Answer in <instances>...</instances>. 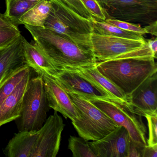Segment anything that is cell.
<instances>
[{"label": "cell", "instance_id": "e0dca14e", "mask_svg": "<svg viewBox=\"0 0 157 157\" xmlns=\"http://www.w3.org/2000/svg\"><path fill=\"white\" fill-rule=\"evenodd\" d=\"M74 70L78 71L82 76L100 87L108 94L112 99L124 103L130 108L128 96L101 74L97 70L96 65Z\"/></svg>", "mask_w": 157, "mask_h": 157}, {"label": "cell", "instance_id": "4dcf8cb0", "mask_svg": "<svg viewBox=\"0 0 157 157\" xmlns=\"http://www.w3.org/2000/svg\"><path fill=\"white\" fill-rule=\"evenodd\" d=\"M147 34H150L153 36H157V21L146 25L144 27Z\"/></svg>", "mask_w": 157, "mask_h": 157}, {"label": "cell", "instance_id": "484cf974", "mask_svg": "<svg viewBox=\"0 0 157 157\" xmlns=\"http://www.w3.org/2000/svg\"><path fill=\"white\" fill-rule=\"evenodd\" d=\"M82 2L90 13L96 20L105 21L106 16L97 0H81Z\"/></svg>", "mask_w": 157, "mask_h": 157}, {"label": "cell", "instance_id": "603a6c76", "mask_svg": "<svg viewBox=\"0 0 157 157\" xmlns=\"http://www.w3.org/2000/svg\"><path fill=\"white\" fill-rule=\"evenodd\" d=\"M68 142V148L73 157H96L89 140L81 137L70 136Z\"/></svg>", "mask_w": 157, "mask_h": 157}, {"label": "cell", "instance_id": "836d02e7", "mask_svg": "<svg viewBox=\"0 0 157 157\" xmlns=\"http://www.w3.org/2000/svg\"><path fill=\"white\" fill-rule=\"evenodd\" d=\"M28 1L32 2H38L42 1V0H28Z\"/></svg>", "mask_w": 157, "mask_h": 157}, {"label": "cell", "instance_id": "4316f807", "mask_svg": "<svg viewBox=\"0 0 157 157\" xmlns=\"http://www.w3.org/2000/svg\"><path fill=\"white\" fill-rule=\"evenodd\" d=\"M145 117L147 121L149 137L147 145L149 146L157 144V114L147 115Z\"/></svg>", "mask_w": 157, "mask_h": 157}, {"label": "cell", "instance_id": "44dd1931", "mask_svg": "<svg viewBox=\"0 0 157 157\" xmlns=\"http://www.w3.org/2000/svg\"><path fill=\"white\" fill-rule=\"evenodd\" d=\"M31 71V68L25 64L12 71L0 83V105L25 75Z\"/></svg>", "mask_w": 157, "mask_h": 157}, {"label": "cell", "instance_id": "8992f818", "mask_svg": "<svg viewBox=\"0 0 157 157\" xmlns=\"http://www.w3.org/2000/svg\"><path fill=\"white\" fill-rule=\"evenodd\" d=\"M97 1L103 10L106 19L144 25L157 21V0Z\"/></svg>", "mask_w": 157, "mask_h": 157}, {"label": "cell", "instance_id": "277c9868", "mask_svg": "<svg viewBox=\"0 0 157 157\" xmlns=\"http://www.w3.org/2000/svg\"><path fill=\"white\" fill-rule=\"evenodd\" d=\"M67 93L81 117L72 122L80 136L87 140H99L118 127L113 120L87 98L74 93Z\"/></svg>", "mask_w": 157, "mask_h": 157}, {"label": "cell", "instance_id": "ac0fdd59", "mask_svg": "<svg viewBox=\"0 0 157 157\" xmlns=\"http://www.w3.org/2000/svg\"><path fill=\"white\" fill-rule=\"evenodd\" d=\"M39 130L19 131L14 134L4 149L8 157H30L35 145Z\"/></svg>", "mask_w": 157, "mask_h": 157}, {"label": "cell", "instance_id": "7a4b0ae2", "mask_svg": "<svg viewBox=\"0 0 157 157\" xmlns=\"http://www.w3.org/2000/svg\"><path fill=\"white\" fill-rule=\"evenodd\" d=\"M152 56H128L98 61L99 72L124 92L128 97L144 81L157 72Z\"/></svg>", "mask_w": 157, "mask_h": 157}, {"label": "cell", "instance_id": "1f68e13d", "mask_svg": "<svg viewBox=\"0 0 157 157\" xmlns=\"http://www.w3.org/2000/svg\"><path fill=\"white\" fill-rule=\"evenodd\" d=\"M147 43L155 59L157 58V37L147 40Z\"/></svg>", "mask_w": 157, "mask_h": 157}, {"label": "cell", "instance_id": "ffe728a7", "mask_svg": "<svg viewBox=\"0 0 157 157\" xmlns=\"http://www.w3.org/2000/svg\"><path fill=\"white\" fill-rule=\"evenodd\" d=\"M93 33L115 37L134 40H145L143 35L123 30L115 25L94 18L92 20Z\"/></svg>", "mask_w": 157, "mask_h": 157}, {"label": "cell", "instance_id": "3957f363", "mask_svg": "<svg viewBox=\"0 0 157 157\" xmlns=\"http://www.w3.org/2000/svg\"><path fill=\"white\" fill-rule=\"evenodd\" d=\"M50 1L52 9L44 28L57 33L82 48L92 51V21L79 15L61 0Z\"/></svg>", "mask_w": 157, "mask_h": 157}, {"label": "cell", "instance_id": "52a82bcc", "mask_svg": "<svg viewBox=\"0 0 157 157\" xmlns=\"http://www.w3.org/2000/svg\"><path fill=\"white\" fill-rule=\"evenodd\" d=\"M91 41L97 62L136 55L153 57L146 39L134 40L92 33Z\"/></svg>", "mask_w": 157, "mask_h": 157}, {"label": "cell", "instance_id": "9a60e30c", "mask_svg": "<svg viewBox=\"0 0 157 157\" xmlns=\"http://www.w3.org/2000/svg\"><path fill=\"white\" fill-rule=\"evenodd\" d=\"M21 34L6 47L0 49V83L12 71L25 65Z\"/></svg>", "mask_w": 157, "mask_h": 157}, {"label": "cell", "instance_id": "cb8c5ba5", "mask_svg": "<svg viewBox=\"0 0 157 157\" xmlns=\"http://www.w3.org/2000/svg\"><path fill=\"white\" fill-rule=\"evenodd\" d=\"M21 35L18 28L0 26V49L10 44Z\"/></svg>", "mask_w": 157, "mask_h": 157}, {"label": "cell", "instance_id": "f546056e", "mask_svg": "<svg viewBox=\"0 0 157 157\" xmlns=\"http://www.w3.org/2000/svg\"><path fill=\"white\" fill-rule=\"evenodd\" d=\"M157 144L149 146L147 145L144 148L143 157H157Z\"/></svg>", "mask_w": 157, "mask_h": 157}, {"label": "cell", "instance_id": "f1b7e54d", "mask_svg": "<svg viewBox=\"0 0 157 157\" xmlns=\"http://www.w3.org/2000/svg\"><path fill=\"white\" fill-rule=\"evenodd\" d=\"M146 146L142 143L134 141L130 138L127 157H143L144 148Z\"/></svg>", "mask_w": 157, "mask_h": 157}, {"label": "cell", "instance_id": "7c38bea8", "mask_svg": "<svg viewBox=\"0 0 157 157\" xmlns=\"http://www.w3.org/2000/svg\"><path fill=\"white\" fill-rule=\"evenodd\" d=\"M130 139L128 130L120 126L90 145L96 157H127Z\"/></svg>", "mask_w": 157, "mask_h": 157}, {"label": "cell", "instance_id": "5bb4252c", "mask_svg": "<svg viewBox=\"0 0 157 157\" xmlns=\"http://www.w3.org/2000/svg\"><path fill=\"white\" fill-rule=\"evenodd\" d=\"M31 77V71L25 75L0 105V126L20 117L22 109L24 95Z\"/></svg>", "mask_w": 157, "mask_h": 157}, {"label": "cell", "instance_id": "5b68a950", "mask_svg": "<svg viewBox=\"0 0 157 157\" xmlns=\"http://www.w3.org/2000/svg\"><path fill=\"white\" fill-rule=\"evenodd\" d=\"M50 108L42 76L31 78L24 95L21 116L15 120L19 131L40 130Z\"/></svg>", "mask_w": 157, "mask_h": 157}, {"label": "cell", "instance_id": "d6986e66", "mask_svg": "<svg viewBox=\"0 0 157 157\" xmlns=\"http://www.w3.org/2000/svg\"><path fill=\"white\" fill-rule=\"evenodd\" d=\"M52 9L50 0H42L38 2L32 9L20 18L22 24L44 28L45 22Z\"/></svg>", "mask_w": 157, "mask_h": 157}, {"label": "cell", "instance_id": "4fadbf2b", "mask_svg": "<svg viewBox=\"0 0 157 157\" xmlns=\"http://www.w3.org/2000/svg\"><path fill=\"white\" fill-rule=\"evenodd\" d=\"M44 80L47 99L49 107L59 112L66 118L72 122L79 120L81 117L77 107L69 94L54 78L41 75Z\"/></svg>", "mask_w": 157, "mask_h": 157}, {"label": "cell", "instance_id": "2e32d148", "mask_svg": "<svg viewBox=\"0 0 157 157\" xmlns=\"http://www.w3.org/2000/svg\"><path fill=\"white\" fill-rule=\"evenodd\" d=\"M22 41L25 64L38 75H46L53 78L57 70L51 61L35 43H29L24 36Z\"/></svg>", "mask_w": 157, "mask_h": 157}, {"label": "cell", "instance_id": "7402d4cb", "mask_svg": "<svg viewBox=\"0 0 157 157\" xmlns=\"http://www.w3.org/2000/svg\"><path fill=\"white\" fill-rule=\"evenodd\" d=\"M6 10L4 13L16 26L21 25L20 19L38 2L28 0H5Z\"/></svg>", "mask_w": 157, "mask_h": 157}, {"label": "cell", "instance_id": "d6a6232c", "mask_svg": "<svg viewBox=\"0 0 157 157\" xmlns=\"http://www.w3.org/2000/svg\"><path fill=\"white\" fill-rule=\"evenodd\" d=\"M0 26H8V27L18 28L12 21L6 17L4 14L0 13Z\"/></svg>", "mask_w": 157, "mask_h": 157}, {"label": "cell", "instance_id": "8fae6325", "mask_svg": "<svg viewBox=\"0 0 157 157\" xmlns=\"http://www.w3.org/2000/svg\"><path fill=\"white\" fill-rule=\"evenodd\" d=\"M157 72L144 81L128 97L130 109L141 117L157 114Z\"/></svg>", "mask_w": 157, "mask_h": 157}, {"label": "cell", "instance_id": "d4e9b609", "mask_svg": "<svg viewBox=\"0 0 157 157\" xmlns=\"http://www.w3.org/2000/svg\"><path fill=\"white\" fill-rule=\"evenodd\" d=\"M105 21L125 31L138 33L143 35L147 34L144 28L141 27V25L139 24L132 23L120 20L111 19H106Z\"/></svg>", "mask_w": 157, "mask_h": 157}, {"label": "cell", "instance_id": "30bf717a", "mask_svg": "<svg viewBox=\"0 0 157 157\" xmlns=\"http://www.w3.org/2000/svg\"><path fill=\"white\" fill-rule=\"evenodd\" d=\"M54 78L67 93H74L88 100L110 98L108 94L74 69L57 70Z\"/></svg>", "mask_w": 157, "mask_h": 157}, {"label": "cell", "instance_id": "9c48e42d", "mask_svg": "<svg viewBox=\"0 0 157 157\" xmlns=\"http://www.w3.org/2000/svg\"><path fill=\"white\" fill-rule=\"evenodd\" d=\"M57 111L46 119L39 130L30 157H56L58 153L61 134L66 125Z\"/></svg>", "mask_w": 157, "mask_h": 157}, {"label": "cell", "instance_id": "ba28073f", "mask_svg": "<svg viewBox=\"0 0 157 157\" xmlns=\"http://www.w3.org/2000/svg\"><path fill=\"white\" fill-rule=\"evenodd\" d=\"M89 100L113 120L118 126L124 127L133 140L147 145V129L141 116L137 114L126 105L117 100L110 98Z\"/></svg>", "mask_w": 157, "mask_h": 157}, {"label": "cell", "instance_id": "83f0119b", "mask_svg": "<svg viewBox=\"0 0 157 157\" xmlns=\"http://www.w3.org/2000/svg\"><path fill=\"white\" fill-rule=\"evenodd\" d=\"M79 15L92 21L94 17L85 8L81 0H61Z\"/></svg>", "mask_w": 157, "mask_h": 157}, {"label": "cell", "instance_id": "6da1fadb", "mask_svg": "<svg viewBox=\"0 0 157 157\" xmlns=\"http://www.w3.org/2000/svg\"><path fill=\"white\" fill-rule=\"evenodd\" d=\"M35 44L57 70L76 69L95 66L97 60L91 50L51 30L25 24Z\"/></svg>", "mask_w": 157, "mask_h": 157}]
</instances>
